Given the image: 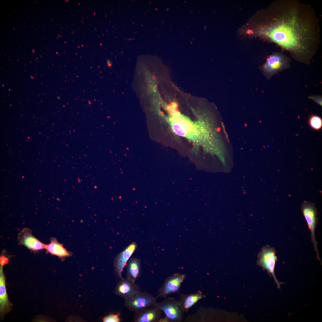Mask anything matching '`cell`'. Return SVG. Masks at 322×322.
Returning a JSON list of instances; mask_svg holds the SVG:
<instances>
[{
	"label": "cell",
	"mask_w": 322,
	"mask_h": 322,
	"mask_svg": "<svg viewBox=\"0 0 322 322\" xmlns=\"http://www.w3.org/2000/svg\"><path fill=\"white\" fill-rule=\"evenodd\" d=\"M258 257L257 264L263 270H266L271 276H273L278 288H280L282 283L278 281L275 274V263L278 259L274 248L268 244L264 246L258 253Z\"/></svg>",
	"instance_id": "obj_3"
},
{
	"label": "cell",
	"mask_w": 322,
	"mask_h": 322,
	"mask_svg": "<svg viewBox=\"0 0 322 322\" xmlns=\"http://www.w3.org/2000/svg\"><path fill=\"white\" fill-rule=\"evenodd\" d=\"M205 297L202 292L199 290L194 293L180 294L179 300L180 306L184 312H188L189 309L201 299Z\"/></svg>",
	"instance_id": "obj_13"
},
{
	"label": "cell",
	"mask_w": 322,
	"mask_h": 322,
	"mask_svg": "<svg viewBox=\"0 0 322 322\" xmlns=\"http://www.w3.org/2000/svg\"><path fill=\"white\" fill-rule=\"evenodd\" d=\"M157 306L170 322H180L182 321L184 312L181 309L179 300L173 298H168L158 302Z\"/></svg>",
	"instance_id": "obj_6"
},
{
	"label": "cell",
	"mask_w": 322,
	"mask_h": 322,
	"mask_svg": "<svg viewBox=\"0 0 322 322\" xmlns=\"http://www.w3.org/2000/svg\"><path fill=\"white\" fill-rule=\"evenodd\" d=\"M267 18L257 25L255 34L289 52L296 61L309 64L321 42L314 9L296 0H278L271 6Z\"/></svg>",
	"instance_id": "obj_1"
},
{
	"label": "cell",
	"mask_w": 322,
	"mask_h": 322,
	"mask_svg": "<svg viewBox=\"0 0 322 322\" xmlns=\"http://www.w3.org/2000/svg\"><path fill=\"white\" fill-rule=\"evenodd\" d=\"M162 311L157 305L143 309L134 312V321L160 322Z\"/></svg>",
	"instance_id": "obj_9"
},
{
	"label": "cell",
	"mask_w": 322,
	"mask_h": 322,
	"mask_svg": "<svg viewBox=\"0 0 322 322\" xmlns=\"http://www.w3.org/2000/svg\"><path fill=\"white\" fill-rule=\"evenodd\" d=\"M309 123L311 126L316 130L320 129L322 126V120L317 115L311 116L309 120Z\"/></svg>",
	"instance_id": "obj_16"
},
{
	"label": "cell",
	"mask_w": 322,
	"mask_h": 322,
	"mask_svg": "<svg viewBox=\"0 0 322 322\" xmlns=\"http://www.w3.org/2000/svg\"><path fill=\"white\" fill-rule=\"evenodd\" d=\"M45 249L48 252L61 258L69 257L72 255L71 252L67 250L62 244L54 238L51 239L50 243L45 244Z\"/></svg>",
	"instance_id": "obj_15"
},
{
	"label": "cell",
	"mask_w": 322,
	"mask_h": 322,
	"mask_svg": "<svg viewBox=\"0 0 322 322\" xmlns=\"http://www.w3.org/2000/svg\"><path fill=\"white\" fill-rule=\"evenodd\" d=\"M309 98L313 100L315 102L322 105V97L321 95H312L309 97Z\"/></svg>",
	"instance_id": "obj_18"
},
{
	"label": "cell",
	"mask_w": 322,
	"mask_h": 322,
	"mask_svg": "<svg viewBox=\"0 0 322 322\" xmlns=\"http://www.w3.org/2000/svg\"><path fill=\"white\" fill-rule=\"evenodd\" d=\"M121 321L119 313L110 314L103 318V322H119Z\"/></svg>",
	"instance_id": "obj_17"
},
{
	"label": "cell",
	"mask_w": 322,
	"mask_h": 322,
	"mask_svg": "<svg viewBox=\"0 0 322 322\" xmlns=\"http://www.w3.org/2000/svg\"><path fill=\"white\" fill-rule=\"evenodd\" d=\"M302 213L311 232V240L315 251L317 258L322 264L318 249V242L315 235V230L318 223V210L315 204L310 202L304 201L301 206Z\"/></svg>",
	"instance_id": "obj_5"
},
{
	"label": "cell",
	"mask_w": 322,
	"mask_h": 322,
	"mask_svg": "<svg viewBox=\"0 0 322 322\" xmlns=\"http://www.w3.org/2000/svg\"><path fill=\"white\" fill-rule=\"evenodd\" d=\"M5 278L3 272V266L0 267V314L2 320L5 315L10 311L12 305L10 301L5 287Z\"/></svg>",
	"instance_id": "obj_11"
},
{
	"label": "cell",
	"mask_w": 322,
	"mask_h": 322,
	"mask_svg": "<svg viewBox=\"0 0 322 322\" xmlns=\"http://www.w3.org/2000/svg\"><path fill=\"white\" fill-rule=\"evenodd\" d=\"M140 290L138 285L127 278H120L115 289L118 295L125 299L130 297Z\"/></svg>",
	"instance_id": "obj_12"
},
{
	"label": "cell",
	"mask_w": 322,
	"mask_h": 322,
	"mask_svg": "<svg viewBox=\"0 0 322 322\" xmlns=\"http://www.w3.org/2000/svg\"><path fill=\"white\" fill-rule=\"evenodd\" d=\"M137 246L136 242H132L115 257L114 263L115 271L120 279L123 278L122 274L123 269Z\"/></svg>",
	"instance_id": "obj_8"
},
{
	"label": "cell",
	"mask_w": 322,
	"mask_h": 322,
	"mask_svg": "<svg viewBox=\"0 0 322 322\" xmlns=\"http://www.w3.org/2000/svg\"><path fill=\"white\" fill-rule=\"evenodd\" d=\"M290 58L282 52H276L269 56L260 67L263 75L268 79L290 66Z\"/></svg>",
	"instance_id": "obj_2"
},
{
	"label": "cell",
	"mask_w": 322,
	"mask_h": 322,
	"mask_svg": "<svg viewBox=\"0 0 322 322\" xmlns=\"http://www.w3.org/2000/svg\"><path fill=\"white\" fill-rule=\"evenodd\" d=\"M157 297L139 290L132 296L125 299L124 306L129 311L135 312L147 307L156 306Z\"/></svg>",
	"instance_id": "obj_4"
},
{
	"label": "cell",
	"mask_w": 322,
	"mask_h": 322,
	"mask_svg": "<svg viewBox=\"0 0 322 322\" xmlns=\"http://www.w3.org/2000/svg\"><path fill=\"white\" fill-rule=\"evenodd\" d=\"M186 276L184 274H175L168 277L159 290L157 297L165 298L171 293L179 292L181 284Z\"/></svg>",
	"instance_id": "obj_7"
},
{
	"label": "cell",
	"mask_w": 322,
	"mask_h": 322,
	"mask_svg": "<svg viewBox=\"0 0 322 322\" xmlns=\"http://www.w3.org/2000/svg\"><path fill=\"white\" fill-rule=\"evenodd\" d=\"M126 265V278L133 283H135L141 275L140 259L136 257L130 258Z\"/></svg>",
	"instance_id": "obj_14"
},
{
	"label": "cell",
	"mask_w": 322,
	"mask_h": 322,
	"mask_svg": "<svg viewBox=\"0 0 322 322\" xmlns=\"http://www.w3.org/2000/svg\"><path fill=\"white\" fill-rule=\"evenodd\" d=\"M19 243L33 251H38L45 248V244L35 237L31 230L27 228H24L18 234Z\"/></svg>",
	"instance_id": "obj_10"
},
{
	"label": "cell",
	"mask_w": 322,
	"mask_h": 322,
	"mask_svg": "<svg viewBox=\"0 0 322 322\" xmlns=\"http://www.w3.org/2000/svg\"><path fill=\"white\" fill-rule=\"evenodd\" d=\"M9 259L4 256H1L0 258V264L2 266L8 263Z\"/></svg>",
	"instance_id": "obj_19"
}]
</instances>
